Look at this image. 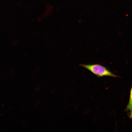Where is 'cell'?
Returning a JSON list of instances; mask_svg holds the SVG:
<instances>
[{
    "label": "cell",
    "instance_id": "obj_1",
    "mask_svg": "<svg viewBox=\"0 0 132 132\" xmlns=\"http://www.w3.org/2000/svg\"><path fill=\"white\" fill-rule=\"evenodd\" d=\"M80 65L90 71L97 77H118V76L112 73L106 67L99 64H80Z\"/></svg>",
    "mask_w": 132,
    "mask_h": 132
},
{
    "label": "cell",
    "instance_id": "obj_2",
    "mask_svg": "<svg viewBox=\"0 0 132 132\" xmlns=\"http://www.w3.org/2000/svg\"><path fill=\"white\" fill-rule=\"evenodd\" d=\"M125 110L126 112H128L130 118L132 119V86L130 91L129 101Z\"/></svg>",
    "mask_w": 132,
    "mask_h": 132
}]
</instances>
